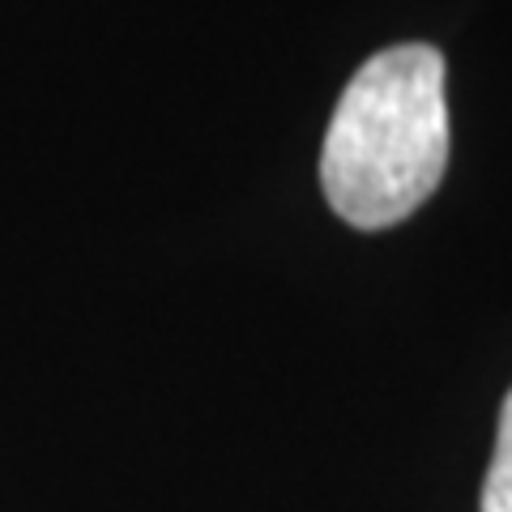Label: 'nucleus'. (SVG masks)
I'll return each mask as SVG.
<instances>
[{
  "label": "nucleus",
  "mask_w": 512,
  "mask_h": 512,
  "mask_svg": "<svg viewBox=\"0 0 512 512\" xmlns=\"http://www.w3.org/2000/svg\"><path fill=\"white\" fill-rule=\"evenodd\" d=\"M483 512H512V389L500 410V431H495V453L483 478Z\"/></svg>",
  "instance_id": "2"
},
{
  "label": "nucleus",
  "mask_w": 512,
  "mask_h": 512,
  "mask_svg": "<svg viewBox=\"0 0 512 512\" xmlns=\"http://www.w3.org/2000/svg\"><path fill=\"white\" fill-rule=\"evenodd\" d=\"M444 82V56L427 43L384 47L346 82L320 150V184L342 222L397 227L440 188L453 141Z\"/></svg>",
  "instance_id": "1"
}]
</instances>
